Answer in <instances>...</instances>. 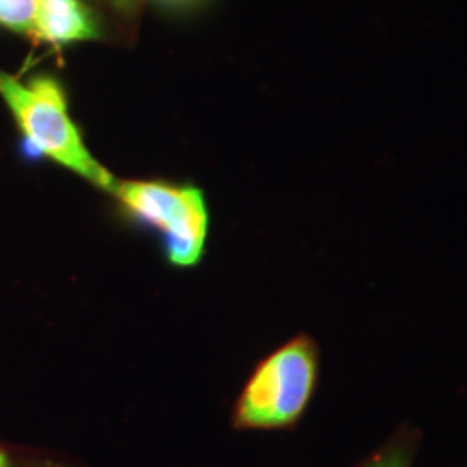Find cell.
Returning <instances> with one entry per match:
<instances>
[{"label":"cell","instance_id":"52a82bcc","mask_svg":"<svg viewBox=\"0 0 467 467\" xmlns=\"http://www.w3.org/2000/svg\"><path fill=\"white\" fill-rule=\"evenodd\" d=\"M111 2L117 5L118 9H129L135 0H111Z\"/></svg>","mask_w":467,"mask_h":467},{"label":"cell","instance_id":"7a4b0ae2","mask_svg":"<svg viewBox=\"0 0 467 467\" xmlns=\"http://www.w3.org/2000/svg\"><path fill=\"white\" fill-rule=\"evenodd\" d=\"M317 372L314 343L300 336L256 368L235 410L243 428H279L300 416L312 395Z\"/></svg>","mask_w":467,"mask_h":467},{"label":"cell","instance_id":"277c9868","mask_svg":"<svg viewBox=\"0 0 467 467\" xmlns=\"http://www.w3.org/2000/svg\"><path fill=\"white\" fill-rule=\"evenodd\" d=\"M32 35L52 46H65L98 38L99 26L82 0H40Z\"/></svg>","mask_w":467,"mask_h":467},{"label":"cell","instance_id":"9c48e42d","mask_svg":"<svg viewBox=\"0 0 467 467\" xmlns=\"http://www.w3.org/2000/svg\"><path fill=\"white\" fill-rule=\"evenodd\" d=\"M173 2H189V0H173Z\"/></svg>","mask_w":467,"mask_h":467},{"label":"cell","instance_id":"3957f363","mask_svg":"<svg viewBox=\"0 0 467 467\" xmlns=\"http://www.w3.org/2000/svg\"><path fill=\"white\" fill-rule=\"evenodd\" d=\"M111 194L130 213L165 234L171 264L189 267L200 262L208 234V210L200 189L118 181Z\"/></svg>","mask_w":467,"mask_h":467},{"label":"cell","instance_id":"8992f818","mask_svg":"<svg viewBox=\"0 0 467 467\" xmlns=\"http://www.w3.org/2000/svg\"><path fill=\"white\" fill-rule=\"evenodd\" d=\"M366 467H409V455L401 447H395L374 457Z\"/></svg>","mask_w":467,"mask_h":467},{"label":"cell","instance_id":"5b68a950","mask_svg":"<svg viewBox=\"0 0 467 467\" xmlns=\"http://www.w3.org/2000/svg\"><path fill=\"white\" fill-rule=\"evenodd\" d=\"M40 0H0V25L16 34H34Z\"/></svg>","mask_w":467,"mask_h":467},{"label":"cell","instance_id":"ba28073f","mask_svg":"<svg viewBox=\"0 0 467 467\" xmlns=\"http://www.w3.org/2000/svg\"><path fill=\"white\" fill-rule=\"evenodd\" d=\"M0 467H9V461H7V455L4 451H0Z\"/></svg>","mask_w":467,"mask_h":467},{"label":"cell","instance_id":"6da1fadb","mask_svg":"<svg viewBox=\"0 0 467 467\" xmlns=\"http://www.w3.org/2000/svg\"><path fill=\"white\" fill-rule=\"evenodd\" d=\"M0 96L26 139L61 167L111 192L117 179L85 146L80 130L67 113V98L54 78L36 77L28 84L0 71Z\"/></svg>","mask_w":467,"mask_h":467}]
</instances>
